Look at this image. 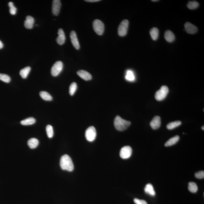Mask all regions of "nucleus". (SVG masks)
<instances>
[{
  "instance_id": "f257e3e1",
  "label": "nucleus",
  "mask_w": 204,
  "mask_h": 204,
  "mask_svg": "<svg viewBox=\"0 0 204 204\" xmlns=\"http://www.w3.org/2000/svg\"><path fill=\"white\" fill-rule=\"evenodd\" d=\"M60 167L63 170L72 172L74 170V165L71 158L68 155L62 156L60 160Z\"/></svg>"
},
{
  "instance_id": "7ed1b4c3",
  "label": "nucleus",
  "mask_w": 204,
  "mask_h": 204,
  "mask_svg": "<svg viewBox=\"0 0 204 204\" xmlns=\"http://www.w3.org/2000/svg\"><path fill=\"white\" fill-rule=\"evenodd\" d=\"M169 91V89L167 86H162L160 89L156 92L155 94V98L156 100L158 101L163 100L167 96Z\"/></svg>"
},
{
  "instance_id": "4468645a",
  "label": "nucleus",
  "mask_w": 204,
  "mask_h": 204,
  "mask_svg": "<svg viewBox=\"0 0 204 204\" xmlns=\"http://www.w3.org/2000/svg\"><path fill=\"white\" fill-rule=\"evenodd\" d=\"M77 73L79 77L85 81L90 80L92 79V76L86 70H79L77 72Z\"/></svg>"
},
{
  "instance_id": "cd10ccee",
  "label": "nucleus",
  "mask_w": 204,
  "mask_h": 204,
  "mask_svg": "<svg viewBox=\"0 0 204 204\" xmlns=\"http://www.w3.org/2000/svg\"><path fill=\"white\" fill-rule=\"evenodd\" d=\"M77 89V85L76 82H74L71 84L69 87V94L71 96H73Z\"/></svg>"
},
{
  "instance_id": "2f4dec72",
  "label": "nucleus",
  "mask_w": 204,
  "mask_h": 204,
  "mask_svg": "<svg viewBox=\"0 0 204 204\" xmlns=\"http://www.w3.org/2000/svg\"><path fill=\"white\" fill-rule=\"evenodd\" d=\"M195 177L198 179H203L204 178V171H200L196 173Z\"/></svg>"
},
{
  "instance_id": "c9c22d12",
  "label": "nucleus",
  "mask_w": 204,
  "mask_h": 204,
  "mask_svg": "<svg viewBox=\"0 0 204 204\" xmlns=\"http://www.w3.org/2000/svg\"><path fill=\"white\" fill-rule=\"evenodd\" d=\"M204 126H203L202 127H201V129H202L203 130H204Z\"/></svg>"
},
{
  "instance_id": "aec40b11",
  "label": "nucleus",
  "mask_w": 204,
  "mask_h": 204,
  "mask_svg": "<svg viewBox=\"0 0 204 204\" xmlns=\"http://www.w3.org/2000/svg\"><path fill=\"white\" fill-rule=\"evenodd\" d=\"M27 143L30 148H34L38 146L39 141L35 138H32L28 140Z\"/></svg>"
},
{
  "instance_id": "7c9ffc66",
  "label": "nucleus",
  "mask_w": 204,
  "mask_h": 204,
  "mask_svg": "<svg viewBox=\"0 0 204 204\" xmlns=\"http://www.w3.org/2000/svg\"><path fill=\"white\" fill-rule=\"evenodd\" d=\"M8 6L10 7V14L12 15H15L16 14L17 8H16L14 6V4L12 2H9Z\"/></svg>"
},
{
  "instance_id": "2eb2a0df",
  "label": "nucleus",
  "mask_w": 204,
  "mask_h": 204,
  "mask_svg": "<svg viewBox=\"0 0 204 204\" xmlns=\"http://www.w3.org/2000/svg\"><path fill=\"white\" fill-rule=\"evenodd\" d=\"M34 19L30 15L27 16L26 20L24 22V26L27 29H32L34 25Z\"/></svg>"
},
{
  "instance_id": "ddd939ff",
  "label": "nucleus",
  "mask_w": 204,
  "mask_h": 204,
  "mask_svg": "<svg viewBox=\"0 0 204 204\" xmlns=\"http://www.w3.org/2000/svg\"><path fill=\"white\" fill-rule=\"evenodd\" d=\"M58 36L56 38L57 42L59 45H63L65 42V37L63 29L59 28L58 31Z\"/></svg>"
},
{
  "instance_id": "f8f14e48",
  "label": "nucleus",
  "mask_w": 204,
  "mask_h": 204,
  "mask_svg": "<svg viewBox=\"0 0 204 204\" xmlns=\"http://www.w3.org/2000/svg\"><path fill=\"white\" fill-rule=\"evenodd\" d=\"M161 117L158 116H156L153 117L150 122L151 127L153 130L158 129L161 126Z\"/></svg>"
},
{
  "instance_id": "bb28decb",
  "label": "nucleus",
  "mask_w": 204,
  "mask_h": 204,
  "mask_svg": "<svg viewBox=\"0 0 204 204\" xmlns=\"http://www.w3.org/2000/svg\"><path fill=\"white\" fill-rule=\"evenodd\" d=\"M46 134L49 138H51L53 136L54 132L53 128L51 125H48L46 127Z\"/></svg>"
},
{
  "instance_id": "a211bd4d",
  "label": "nucleus",
  "mask_w": 204,
  "mask_h": 204,
  "mask_svg": "<svg viewBox=\"0 0 204 204\" xmlns=\"http://www.w3.org/2000/svg\"><path fill=\"white\" fill-rule=\"evenodd\" d=\"M179 137L178 135L174 136L166 142L165 144V146H170L174 145L179 141Z\"/></svg>"
},
{
  "instance_id": "4be33fe9",
  "label": "nucleus",
  "mask_w": 204,
  "mask_h": 204,
  "mask_svg": "<svg viewBox=\"0 0 204 204\" xmlns=\"http://www.w3.org/2000/svg\"><path fill=\"white\" fill-rule=\"evenodd\" d=\"M40 96L44 100L47 101H51L53 98L51 95L49 93L46 91H41L39 93Z\"/></svg>"
},
{
  "instance_id": "c756f323",
  "label": "nucleus",
  "mask_w": 204,
  "mask_h": 204,
  "mask_svg": "<svg viewBox=\"0 0 204 204\" xmlns=\"http://www.w3.org/2000/svg\"><path fill=\"white\" fill-rule=\"evenodd\" d=\"M0 80L6 83H9L11 81V78L7 75L0 73Z\"/></svg>"
},
{
  "instance_id": "72a5a7b5",
  "label": "nucleus",
  "mask_w": 204,
  "mask_h": 204,
  "mask_svg": "<svg viewBox=\"0 0 204 204\" xmlns=\"http://www.w3.org/2000/svg\"><path fill=\"white\" fill-rule=\"evenodd\" d=\"M85 1L87 2H98V1H99V0H86Z\"/></svg>"
},
{
  "instance_id": "39448f33",
  "label": "nucleus",
  "mask_w": 204,
  "mask_h": 204,
  "mask_svg": "<svg viewBox=\"0 0 204 204\" xmlns=\"http://www.w3.org/2000/svg\"><path fill=\"white\" fill-rule=\"evenodd\" d=\"M129 22L125 19L121 22L118 28V34L120 37H124L127 34L128 29Z\"/></svg>"
},
{
  "instance_id": "423d86ee",
  "label": "nucleus",
  "mask_w": 204,
  "mask_h": 204,
  "mask_svg": "<svg viewBox=\"0 0 204 204\" xmlns=\"http://www.w3.org/2000/svg\"><path fill=\"white\" fill-rule=\"evenodd\" d=\"M96 132L95 128L92 126L88 128L85 132V136L88 141H94L96 139Z\"/></svg>"
},
{
  "instance_id": "c85d7f7f",
  "label": "nucleus",
  "mask_w": 204,
  "mask_h": 204,
  "mask_svg": "<svg viewBox=\"0 0 204 204\" xmlns=\"http://www.w3.org/2000/svg\"><path fill=\"white\" fill-rule=\"evenodd\" d=\"M126 79L127 81H134L135 80V77L133 72L130 70L127 71L126 76Z\"/></svg>"
},
{
  "instance_id": "dca6fc26",
  "label": "nucleus",
  "mask_w": 204,
  "mask_h": 204,
  "mask_svg": "<svg viewBox=\"0 0 204 204\" xmlns=\"http://www.w3.org/2000/svg\"><path fill=\"white\" fill-rule=\"evenodd\" d=\"M165 37L166 41L169 42H173L175 39V36L173 33L170 30H167L165 32Z\"/></svg>"
},
{
  "instance_id": "f3484780",
  "label": "nucleus",
  "mask_w": 204,
  "mask_h": 204,
  "mask_svg": "<svg viewBox=\"0 0 204 204\" xmlns=\"http://www.w3.org/2000/svg\"><path fill=\"white\" fill-rule=\"evenodd\" d=\"M144 191L146 193L152 196H154L155 195L153 186L151 184H148L144 188Z\"/></svg>"
},
{
  "instance_id": "9b49d317",
  "label": "nucleus",
  "mask_w": 204,
  "mask_h": 204,
  "mask_svg": "<svg viewBox=\"0 0 204 204\" xmlns=\"http://www.w3.org/2000/svg\"><path fill=\"white\" fill-rule=\"evenodd\" d=\"M70 37L72 44L75 48L77 50L79 49L80 48L79 42L77 39V34L75 31H72L71 32Z\"/></svg>"
},
{
  "instance_id": "f03ea898",
  "label": "nucleus",
  "mask_w": 204,
  "mask_h": 204,
  "mask_svg": "<svg viewBox=\"0 0 204 204\" xmlns=\"http://www.w3.org/2000/svg\"><path fill=\"white\" fill-rule=\"evenodd\" d=\"M131 122L121 118L119 116H117L115 119L114 125L116 129L122 131L126 130L130 126Z\"/></svg>"
},
{
  "instance_id": "393cba45",
  "label": "nucleus",
  "mask_w": 204,
  "mask_h": 204,
  "mask_svg": "<svg viewBox=\"0 0 204 204\" xmlns=\"http://www.w3.org/2000/svg\"><path fill=\"white\" fill-rule=\"evenodd\" d=\"M188 189L192 193H195L198 191V187L196 183L191 182L188 184Z\"/></svg>"
},
{
  "instance_id": "0eeeda50",
  "label": "nucleus",
  "mask_w": 204,
  "mask_h": 204,
  "mask_svg": "<svg viewBox=\"0 0 204 204\" xmlns=\"http://www.w3.org/2000/svg\"><path fill=\"white\" fill-rule=\"evenodd\" d=\"M63 63L61 61H57L53 65L51 69V74L53 77L58 75L63 69Z\"/></svg>"
},
{
  "instance_id": "5701e85b",
  "label": "nucleus",
  "mask_w": 204,
  "mask_h": 204,
  "mask_svg": "<svg viewBox=\"0 0 204 204\" xmlns=\"http://www.w3.org/2000/svg\"><path fill=\"white\" fill-rule=\"evenodd\" d=\"M31 70L30 67H27L22 69L20 72V75L23 79L26 78Z\"/></svg>"
},
{
  "instance_id": "9d476101",
  "label": "nucleus",
  "mask_w": 204,
  "mask_h": 204,
  "mask_svg": "<svg viewBox=\"0 0 204 204\" xmlns=\"http://www.w3.org/2000/svg\"><path fill=\"white\" fill-rule=\"evenodd\" d=\"M61 4L59 0H54L53 1L52 12L54 15H58L60 12Z\"/></svg>"
},
{
  "instance_id": "b1692460",
  "label": "nucleus",
  "mask_w": 204,
  "mask_h": 204,
  "mask_svg": "<svg viewBox=\"0 0 204 204\" xmlns=\"http://www.w3.org/2000/svg\"><path fill=\"white\" fill-rule=\"evenodd\" d=\"M181 124V122L180 121H177L170 122L167 126V128L168 129L172 130L175 128L180 126Z\"/></svg>"
},
{
  "instance_id": "e433bc0d",
  "label": "nucleus",
  "mask_w": 204,
  "mask_h": 204,
  "mask_svg": "<svg viewBox=\"0 0 204 204\" xmlns=\"http://www.w3.org/2000/svg\"><path fill=\"white\" fill-rule=\"evenodd\" d=\"M153 1V2H156H156H157V1H158V0H156V1H154H154Z\"/></svg>"
},
{
  "instance_id": "6ab92c4d",
  "label": "nucleus",
  "mask_w": 204,
  "mask_h": 204,
  "mask_svg": "<svg viewBox=\"0 0 204 204\" xmlns=\"http://www.w3.org/2000/svg\"><path fill=\"white\" fill-rule=\"evenodd\" d=\"M150 34L153 40H157L158 39L159 36V30L158 28L156 27L151 28L150 31Z\"/></svg>"
},
{
  "instance_id": "412c9836",
  "label": "nucleus",
  "mask_w": 204,
  "mask_h": 204,
  "mask_svg": "<svg viewBox=\"0 0 204 204\" xmlns=\"http://www.w3.org/2000/svg\"><path fill=\"white\" fill-rule=\"evenodd\" d=\"M36 120L33 117H30L23 120L20 122V124L24 126L31 125L35 123Z\"/></svg>"
},
{
  "instance_id": "1a4fd4ad",
  "label": "nucleus",
  "mask_w": 204,
  "mask_h": 204,
  "mask_svg": "<svg viewBox=\"0 0 204 204\" xmlns=\"http://www.w3.org/2000/svg\"><path fill=\"white\" fill-rule=\"evenodd\" d=\"M184 28L186 32L189 34H195L198 31L197 27L189 22H187L185 23Z\"/></svg>"
},
{
  "instance_id": "f704fd0d",
  "label": "nucleus",
  "mask_w": 204,
  "mask_h": 204,
  "mask_svg": "<svg viewBox=\"0 0 204 204\" xmlns=\"http://www.w3.org/2000/svg\"><path fill=\"white\" fill-rule=\"evenodd\" d=\"M3 47V44L2 42L0 41V49H2Z\"/></svg>"
},
{
  "instance_id": "6e6552de",
  "label": "nucleus",
  "mask_w": 204,
  "mask_h": 204,
  "mask_svg": "<svg viewBox=\"0 0 204 204\" xmlns=\"http://www.w3.org/2000/svg\"><path fill=\"white\" fill-rule=\"evenodd\" d=\"M132 149L129 146H125L121 148L120 156L121 158L126 159L130 158L132 154Z\"/></svg>"
},
{
  "instance_id": "a878e982",
  "label": "nucleus",
  "mask_w": 204,
  "mask_h": 204,
  "mask_svg": "<svg viewBox=\"0 0 204 204\" xmlns=\"http://www.w3.org/2000/svg\"><path fill=\"white\" fill-rule=\"evenodd\" d=\"M199 6V3L196 1H189L187 4V6L191 10L196 9Z\"/></svg>"
},
{
  "instance_id": "473e14b6",
  "label": "nucleus",
  "mask_w": 204,
  "mask_h": 204,
  "mask_svg": "<svg viewBox=\"0 0 204 204\" xmlns=\"http://www.w3.org/2000/svg\"><path fill=\"white\" fill-rule=\"evenodd\" d=\"M134 202L136 204H148L146 201L144 200H140L138 198H135Z\"/></svg>"
},
{
  "instance_id": "20e7f679",
  "label": "nucleus",
  "mask_w": 204,
  "mask_h": 204,
  "mask_svg": "<svg viewBox=\"0 0 204 204\" xmlns=\"http://www.w3.org/2000/svg\"><path fill=\"white\" fill-rule=\"evenodd\" d=\"M93 27L95 32L99 35L104 33V25L103 22L99 19H95L93 23Z\"/></svg>"
}]
</instances>
